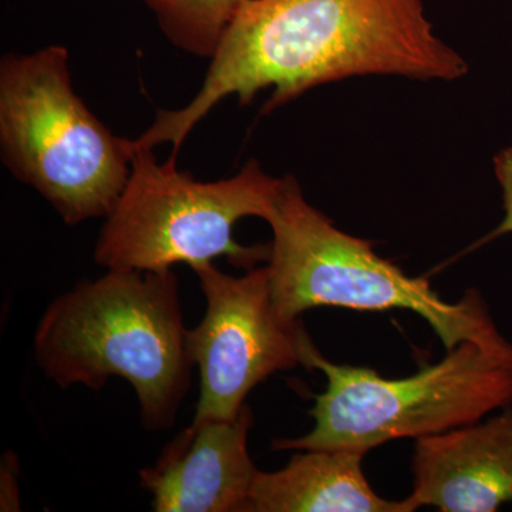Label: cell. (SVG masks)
Wrapping results in <instances>:
<instances>
[{"label": "cell", "mask_w": 512, "mask_h": 512, "mask_svg": "<svg viewBox=\"0 0 512 512\" xmlns=\"http://www.w3.org/2000/svg\"><path fill=\"white\" fill-rule=\"evenodd\" d=\"M468 66L434 33L423 0H245L202 87L178 110H158L137 146L173 144L220 101L247 106L272 87L264 113L320 84L366 74L453 82Z\"/></svg>", "instance_id": "1"}, {"label": "cell", "mask_w": 512, "mask_h": 512, "mask_svg": "<svg viewBox=\"0 0 512 512\" xmlns=\"http://www.w3.org/2000/svg\"><path fill=\"white\" fill-rule=\"evenodd\" d=\"M37 365L60 389L133 386L144 429H171L194 369L173 269L109 271L50 303L35 335Z\"/></svg>", "instance_id": "2"}, {"label": "cell", "mask_w": 512, "mask_h": 512, "mask_svg": "<svg viewBox=\"0 0 512 512\" xmlns=\"http://www.w3.org/2000/svg\"><path fill=\"white\" fill-rule=\"evenodd\" d=\"M274 239L266 269L276 308L296 320L320 306L384 312L403 309L429 322L447 352L473 342L512 360V343L495 326L476 289L447 302L424 278H412L373 245L335 227L312 207L295 177L282 178L268 218Z\"/></svg>", "instance_id": "3"}, {"label": "cell", "mask_w": 512, "mask_h": 512, "mask_svg": "<svg viewBox=\"0 0 512 512\" xmlns=\"http://www.w3.org/2000/svg\"><path fill=\"white\" fill-rule=\"evenodd\" d=\"M0 154L66 224L106 218L130 177L133 140L114 136L74 92L69 52L0 62Z\"/></svg>", "instance_id": "4"}, {"label": "cell", "mask_w": 512, "mask_h": 512, "mask_svg": "<svg viewBox=\"0 0 512 512\" xmlns=\"http://www.w3.org/2000/svg\"><path fill=\"white\" fill-rule=\"evenodd\" d=\"M153 150L133 140L130 177L101 228L97 264L109 271H165L227 258L249 271L268 262L271 244L247 247L234 231L247 217L268 221L282 178L249 161L234 177L202 183L178 170L177 156L160 163Z\"/></svg>", "instance_id": "5"}, {"label": "cell", "mask_w": 512, "mask_h": 512, "mask_svg": "<svg viewBox=\"0 0 512 512\" xmlns=\"http://www.w3.org/2000/svg\"><path fill=\"white\" fill-rule=\"evenodd\" d=\"M308 370L326 376L315 396V424L296 439H275L272 450L346 448L367 453L400 439H421L483 420L512 406V360L464 342L441 362L404 379H386L367 367L335 365L305 346Z\"/></svg>", "instance_id": "6"}, {"label": "cell", "mask_w": 512, "mask_h": 512, "mask_svg": "<svg viewBox=\"0 0 512 512\" xmlns=\"http://www.w3.org/2000/svg\"><path fill=\"white\" fill-rule=\"evenodd\" d=\"M207 311L188 330L192 362L200 369L194 420L234 419L255 386L278 372L303 366L311 340L301 319L279 313L265 266L232 276L214 264L194 269Z\"/></svg>", "instance_id": "7"}, {"label": "cell", "mask_w": 512, "mask_h": 512, "mask_svg": "<svg viewBox=\"0 0 512 512\" xmlns=\"http://www.w3.org/2000/svg\"><path fill=\"white\" fill-rule=\"evenodd\" d=\"M251 407L234 419L194 420L174 437L140 484L157 512H248L258 468L249 456Z\"/></svg>", "instance_id": "8"}, {"label": "cell", "mask_w": 512, "mask_h": 512, "mask_svg": "<svg viewBox=\"0 0 512 512\" xmlns=\"http://www.w3.org/2000/svg\"><path fill=\"white\" fill-rule=\"evenodd\" d=\"M413 476L410 497L420 508L494 512L512 503V406L417 439Z\"/></svg>", "instance_id": "9"}, {"label": "cell", "mask_w": 512, "mask_h": 512, "mask_svg": "<svg viewBox=\"0 0 512 512\" xmlns=\"http://www.w3.org/2000/svg\"><path fill=\"white\" fill-rule=\"evenodd\" d=\"M365 453L346 448L303 450L274 473L258 471L248 512H413L412 497L384 500L363 473Z\"/></svg>", "instance_id": "10"}, {"label": "cell", "mask_w": 512, "mask_h": 512, "mask_svg": "<svg viewBox=\"0 0 512 512\" xmlns=\"http://www.w3.org/2000/svg\"><path fill=\"white\" fill-rule=\"evenodd\" d=\"M177 49L212 59L245 0H141Z\"/></svg>", "instance_id": "11"}, {"label": "cell", "mask_w": 512, "mask_h": 512, "mask_svg": "<svg viewBox=\"0 0 512 512\" xmlns=\"http://www.w3.org/2000/svg\"><path fill=\"white\" fill-rule=\"evenodd\" d=\"M494 167L498 183H500L501 190H503L504 218L494 231L478 241L476 247H471V249L488 244V242L503 237V235L512 234V147L505 148L495 156Z\"/></svg>", "instance_id": "12"}]
</instances>
